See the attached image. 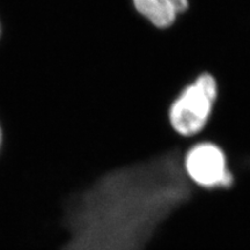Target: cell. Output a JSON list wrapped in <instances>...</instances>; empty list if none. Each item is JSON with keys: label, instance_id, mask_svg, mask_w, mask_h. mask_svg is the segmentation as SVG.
<instances>
[{"label": "cell", "instance_id": "5", "mask_svg": "<svg viewBox=\"0 0 250 250\" xmlns=\"http://www.w3.org/2000/svg\"><path fill=\"white\" fill-rule=\"evenodd\" d=\"M0 145H1V130H0Z\"/></svg>", "mask_w": 250, "mask_h": 250}, {"label": "cell", "instance_id": "2", "mask_svg": "<svg viewBox=\"0 0 250 250\" xmlns=\"http://www.w3.org/2000/svg\"><path fill=\"white\" fill-rule=\"evenodd\" d=\"M218 95L214 77L203 73L189 85L171 104V127L183 137L196 136L208 124Z\"/></svg>", "mask_w": 250, "mask_h": 250}, {"label": "cell", "instance_id": "1", "mask_svg": "<svg viewBox=\"0 0 250 250\" xmlns=\"http://www.w3.org/2000/svg\"><path fill=\"white\" fill-rule=\"evenodd\" d=\"M190 196L177 155L111 171L70 204L62 250H145L159 226Z\"/></svg>", "mask_w": 250, "mask_h": 250}, {"label": "cell", "instance_id": "3", "mask_svg": "<svg viewBox=\"0 0 250 250\" xmlns=\"http://www.w3.org/2000/svg\"><path fill=\"white\" fill-rule=\"evenodd\" d=\"M183 169L188 180L208 190L229 189L234 175L223 149L213 143H199L187 152Z\"/></svg>", "mask_w": 250, "mask_h": 250}, {"label": "cell", "instance_id": "4", "mask_svg": "<svg viewBox=\"0 0 250 250\" xmlns=\"http://www.w3.org/2000/svg\"><path fill=\"white\" fill-rule=\"evenodd\" d=\"M138 13L158 28H168L188 9V0H132Z\"/></svg>", "mask_w": 250, "mask_h": 250}]
</instances>
